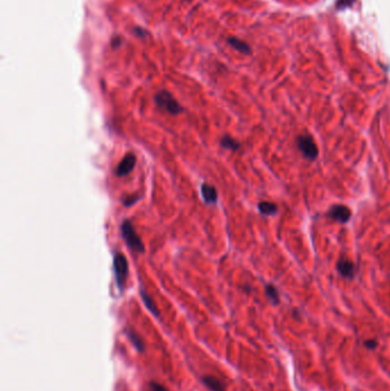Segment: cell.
Listing matches in <instances>:
<instances>
[{"label":"cell","instance_id":"obj_1","mask_svg":"<svg viewBox=\"0 0 390 391\" xmlns=\"http://www.w3.org/2000/svg\"><path fill=\"white\" fill-rule=\"evenodd\" d=\"M120 231H122V236L124 240H125L127 246L130 247L133 252L136 253H143L144 252V245L142 243V239L140 238V236L137 235L135 229L132 224V222L130 220H125L123 222L122 226H120Z\"/></svg>","mask_w":390,"mask_h":391},{"label":"cell","instance_id":"obj_2","mask_svg":"<svg viewBox=\"0 0 390 391\" xmlns=\"http://www.w3.org/2000/svg\"><path fill=\"white\" fill-rule=\"evenodd\" d=\"M155 102H156L158 108L171 113V115H178V113L183 111V108L180 105V103L167 91L158 92L155 96Z\"/></svg>","mask_w":390,"mask_h":391},{"label":"cell","instance_id":"obj_3","mask_svg":"<svg viewBox=\"0 0 390 391\" xmlns=\"http://www.w3.org/2000/svg\"><path fill=\"white\" fill-rule=\"evenodd\" d=\"M113 270H115L117 286H118L120 291H123L126 283V278L129 276V262H127L124 254L117 253L115 255V259H113Z\"/></svg>","mask_w":390,"mask_h":391},{"label":"cell","instance_id":"obj_4","mask_svg":"<svg viewBox=\"0 0 390 391\" xmlns=\"http://www.w3.org/2000/svg\"><path fill=\"white\" fill-rule=\"evenodd\" d=\"M296 143H298L299 150L301 151V153L307 159L312 161L317 159V157H318V147H317L315 140L312 136L308 135V134L300 135L298 140H296Z\"/></svg>","mask_w":390,"mask_h":391},{"label":"cell","instance_id":"obj_5","mask_svg":"<svg viewBox=\"0 0 390 391\" xmlns=\"http://www.w3.org/2000/svg\"><path fill=\"white\" fill-rule=\"evenodd\" d=\"M327 218L334 220V221L340 223H347L351 218L350 209L344 205H333L326 213Z\"/></svg>","mask_w":390,"mask_h":391},{"label":"cell","instance_id":"obj_6","mask_svg":"<svg viewBox=\"0 0 390 391\" xmlns=\"http://www.w3.org/2000/svg\"><path fill=\"white\" fill-rule=\"evenodd\" d=\"M136 163V157L134 153H127L125 157L123 158V160L120 161L118 166H117L116 175L118 177H124L126 175H129L130 171H133L134 166Z\"/></svg>","mask_w":390,"mask_h":391},{"label":"cell","instance_id":"obj_7","mask_svg":"<svg viewBox=\"0 0 390 391\" xmlns=\"http://www.w3.org/2000/svg\"><path fill=\"white\" fill-rule=\"evenodd\" d=\"M337 270L341 276L347 278V279H353L356 272V267L351 261L347 259H341L337 263Z\"/></svg>","mask_w":390,"mask_h":391},{"label":"cell","instance_id":"obj_8","mask_svg":"<svg viewBox=\"0 0 390 391\" xmlns=\"http://www.w3.org/2000/svg\"><path fill=\"white\" fill-rule=\"evenodd\" d=\"M200 194H202V197L205 202L207 204L212 205L215 204L217 201V191L216 189L213 187V185H209L207 183L202 184V188H200Z\"/></svg>","mask_w":390,"mask_h":391},{"label":"cell","instance_id":"obj_9","mask_svg":"<svg viewBox=\"0 0 390 391\" xmlns=\"http://www.w3.org/2000/svg\"><path fill=\"white\" fill-rule=\"evenodd\" d=\"M228 44L230 45L231 47L234 48V49H236L239 51V53H243V54H250L251 53V48L248 45L243 41L239 38H236V37H229L227 39Z\"/></svg>","mask_w":390,"mask_h":391},{"label":"cell","instance_id":"obj_10","mask_svg":"<svg viewBox=\"0 0 390 391\" xmlns=\"http://www.w3.org/2000/svg\"><path fill=\"white\" fill-rule=\"evenodd\" d=\"M203 383L205 384V386L208 388L210 391H226L224 389L223 384L220 382L219 380L215 379V377L213 376H204L203 379Z\"/></svg>","mask_w":390,"mask_h":391},{"label":"cell","instance_id":"obj_11","mask_svg":"<svg viewBox=\"0 0 390 391\" xmlns=\"http://www.w3.org/2000/svg\"><path fill=\"white\" fill-rule=\"evenodd\" d=\"M258 209L263 215H275L278 212L277 205L270 201H261L259 202Z\"/></svg>","mask_w":390,"mask_h":391},{"label":"cell","instance_id":"obj_12","mask_svg":"<svg viewBox=\"0 0 390 391\" xmlns=\"http://www.w3.org/2000/svg\"><path fill=\"white\" fill-rule=\"evenodd\" d=\"M140 294H141V297H142V300L144 302V304H146V307L148 308V310H149L151 314L155 315V316H159V312H158V309L156 307V304H155V302L153 301V298L149 296V294L147 293L146 291L143 290V287H141L140 290Z\"/></svg>","mask_w":390,"mask_h":391},{"label":"cell","instance_id":"obj_13","mask_svg":"<svg viewBox=\"0 0 390 391\" xmlns=\"http://www.w3.org/2000/svg\"><path fill=\"white\" fill-rule=\"evenodd\" d=\"M221 146L223 147H226V149H229V150H233V151H237L238 149L240 147V144L237 142L236 140L233 139V137L230 136H223L222 139H221Z\"/></svg>","mask_w":390,"mask_h":391},{"label":"cell","instance_id":"obj_14","mask_svg":"<svg viewBox=\"0 0 390 391\" xmlns=\"http://www.w3.org/2000/svg\"><path fill=\"white\" fill-rule=\"evenodd\" d=\"M265 295H267L272 304L277 305L279 303V294L275 286H272V285H267V286H265Z\"/></svg>","mask_w":390,"mask_h":391},{"label":"cell","instance_id":"obj_15","mask_svg":"<svg viewBox=\"0 0 390 391\" xmlns=\"http://www.w3.org/2000/svg\"><path fill=\"white\" fill-rule=\"evenodd\" d=\"M127 335H129V338H130V341H132V343L134 344V346H135V348H136L137 350H139V351H143V350H144L143 341H142V340H141L140 336L137 335L135 332H133V331H129V332H127Z\"/></svg>","mask_w":390,"mask_h":391},{"label":"cell","instance_id":"obj_16","mask_svg":"<svg viewBox=\"0 0 390 391\" xmlns=\"http://www.w3.org/2000/svg\"><path fill=\"white\" fill-rule=\"evenodd\" d=\"M355 1H356V0H337L336 7L338 9H346L348 7L353 6V3Z\"/></svg>","mask_w":390,"mask_h":391},{"label":"cell","instance_id":"obj_17","mask_svg":"<svg viewBox=\"0 0 390 391\" xmlns=\"http://www.w3.org/2000/svg\"><path fill=\"white\" fill-rule=\"evenodd\" d=\"M133 32L135 33V36H136V37H140V38H146V37H147V34H148L147 30H144L143 27H141V26H135V27H134Z\"/></svg>","mask_w":390,"mask_h":391},{"label":"cell","instance_id":"obj_18","mask_svg":"<svg viewBox=\"0 0 390 391\" xmlns=\"http://www.w3.org/2000/svg\"><path fill=\"white\" fill-rule=\"evenodd\" d=\"M364 345L366 346V348H367L368 350H374V349H377V346H378V342L375 341V340H373V339H371V340H366V341L364 342Z\"/></svg>","mask_w":390,"mask_h":391},{"label":"cell","instance_id":"obj_19","mask_svg":"<svg viewBox=\"0 0 390 391\" xmlns=\"http://www.w3.org/2000/svg\"><path fill=\"white\" fill-rule=\"evenodd\" d=\"M150 389H151V391H167L166 388L163 387L161 384L157 383V382H151Z\"/></svg>","mask_w":390,"mask_h":391},{"label":"cell","instance_id":"obj_20","mask_svg":"<svg viewBox=\"0 0 390 391\" xmlns=\"http://www.w3.org/2000/svg\"><path fill=\"white\" fill-rule=\"evenodd\" d=\"M137 199H139V198H137L136 196H134V197H127L126 199H124L123 202H124V205H125V206H132L134 202L137 200Z\"/></svg>","mask_w":390,"mask_h":391},{"label":"cell","instance_id":"obj_21","mask_svg":"<svg viewBox=\"0 0 390 391\" xmlns=\"http://www.w3.org/2000/svg\"><path fill=\"white\" fill-rule=\"evenodd\" d=\"M120 43H122V41H120V38L116 37L112 39L111 45H112V47H118V46H120Z\"/></svg>","mask_w":390,"mask_h":391}]
</instances>
